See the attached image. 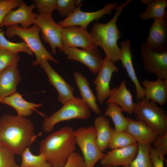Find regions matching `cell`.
Segmentation results:
<instances>
[{
	"label": "cell",
	"instance_id": "31",
	"mask_svg": "<svg viewBox=\"0 0 167 167\" xmlns=\"http://www.w3.org/2000/svg\"><path fill=\"white\" fill-rule=\"evenodd\" d=\"M5 32L0 30V48L18 53L24 52L29 55L33 53L30 49L26 43L23 41L19 43H13L8 40L5 37Z\"/></svg>",
	"mask_w": 167,
	"mask_h": 167
},
{
	"label": "cell",
	"instance_id": "3",
	"mask_svg": "<svg viewBox=\"0 0 167 167\" xmlns=\"http://www.w3.org/2000/svg\"><path fill=\"white\" fill-rule=\"evenodd\" d=\"M132 0H127L119 5L113 18L106 23L93 24L90 33L94 45L101 47L106 57L114 63L120 60L121 49L117 44L121 33L118 27L117 22L124 8Z\"/></svg>",
	"mask_w": 167,
	"mask_h": 167
},
{
	"label": "cell",
	"instance_id": "37",
	"mask_svg": "<svg viewBox=\"0 0 167 167\" xmlns=\"http://www.w3.org/2000/svg\"><path fill=\"white\" fill-rule=\"evenodd\" d=\"M63 167H86L83 157L78 153L74 152L69 156Z\"/></svg>",
	"mask_w": 167,
	"mask_h": 167
},
{
	"label": "cell",
	"instance_id": "10",
	"mask_svg": "<svg viewBox=\"0 0 167 167\" xmlns=\"http://www.w3.org/2000/svg\"><path fill=\"white\" fill-rule=\"evenodd\" d=\"M141 55L144 70L156 75L157 79H167V51H155L145 42L141 45Z\"/></svg>",
	"mask_w": 167,
	"mask_h": 167
},
{
	"label": "cell",
	"instance_id": "42",
	"mask_svg": "<svg viewBox=\"0 0 167 167\" xmlns=\"http://www.w3.org/2000/svg\"><path fill=\"white\" fill-rule=\"evenodd\" d=\"M15 167H21L18 166L17 165H16V166Z\"/></svg>",
	"mask_w": 167,
	"mask_h": 167
},
{
	"label": "cell",
	"instance_id": "23",
	"mask_svg": "<svg viewBox=\"0 0 167 167\" xmlns=\"http://www.w3.org/2000/svg\"><path fill=\"white\" fill-rule=\"evenodd\" d=\"M73 75L82 100L95 113L100 114L101 111L96 104V98L89 87L87 78L78 72H74Z\"/></svg>",
	"mask_w": 167,
	"mask_h": 167
},
{
	"label": "cell",
	"instance_id": "4",
	"mask_svg": "<svg viewBox=\"0 0 167 167\" xmlns=\"http://www.w3.org/2000/svg\"><path fill=\"white\" fill-rule=\"evenodd\" d=\"M40 28L34 24L32 27L27 28H23L17 25L7 27L6 35L9 38L15 35L19 36L24 41L30 49L36 56V59L31 63L33 66L40 64L41 61L47 60L58 64L59 62L55 59L44 47L39 36Z\"/></svg>",
	"mask_w": 167,
	"mask_h": 167
},
{
	"label": "cell",
	"instance_id": "13",
	"mask_svg": "<svg viewBox=\"0 0 167 167\" xmlns=\"http://www.w3.org/2000/svg\"><path fill=\"white\" fill-rule=\"evenodd\" d=\"M36 7L35 4L28 6L23 1L17 9L12 10L7 13L1 22L0 28L20 24L21 28H28L31 25L34 24L37 16L38 14L33 12Z\"/></svg>",
	"mask_w": 167,
	"mask_h": 167
},
{
	"label": "cell",
	"instance_id": "33",
	"mask_svg": "<svg viewBox=\"0 0 167 167\" xmlns=\"http://www.w3.org/2000/svg\"><path fill=\"white\" fill-rule=\"evenodd\" d=\"M14 155L7 147L0 144V167H15Z\"/></svg>",
	"mask_w": 167,
	"mask_h": 167
},
{
	"label": "cell",
	"instance_id": "34",
	"mask_svg": "<svg viewBox=\"0 0 167 167\" xmlns=\"http://www.w3.org/2000/svg\"><path fill=\"white\" fill-rule=\"evenodd\" d=\"M40 14H51L57 9V0H34Z\"/></svg>",
	"mask_w": 167,
	"mask_h": 167
},
{
	"label": "cell",
	"instance_id": "16",
	"mask_svg": "<svg viewBox=\"0 0 167 167\" xmlns=\"http://www.w3.org/2000/svg\"><path fill=\"white\" fill-rule=\"evenodd\" d=\"M145 42L154 51H167V15L162 18L154 19Z\"/></svg>",
	"mask_w": 167,
	"mask_h": 167
},
{
	"label": "cell",
	"instance_id": "36",
	"mask_svg": "<svg viewBox=\"0 0 167 167\" xmlns=\"http://www.w3.org/2000/svg\"><path fill=\"white\" fill-rule=\"evenodd\" d=\"M22 0H0V25L7 13L13 9L19 7Z\"/></svg>",
	"mask_w": 167,
	"mask_h": 167
},
{
	"label": "cell",
	"instance_id": "21",
	"mask_svg": "<svg viewBox=\"0 0 167 167\" xmlns=\"http://www.w3.org/2000/svg\"><path fill=\"white\" fill-rule=\"evenodd\" d=\"M144 87V97L147 99L161 106L165 105L167 100V79H157L154 81L144 79L142 82Z\"/></svg>",
	"mask_w": 167,
	"mask_h": 167
},
{
	"label": "cell",
	"instance_id": "2",
	"mask_svg": "<svg viewBox=\"0 0 167 167\" xmlns=\"http://www.w3.org/2000/svg\"><path fill=\"white\" fill-rule=\"evenodd\" d=\"M74 130L65 126L47 136L40 143L39 152L52 167H63L75 150Z\"/></svg>",
	"mask_w": 167,
	"mask_h": 167
},
{
	"label": "cell",
	"instance_id": "22",
	"mask_svg": "<svg viewBox=\"0 0 167 167\" xmlns=\"http://www.w3.org/2000/svg\"><path fill=\"white\" fill-rule=\"evenodd\" d=\"M106 102H112L117 104L121 108L123 112L129 114L133 113L135 103L133 101L132 95L126 87L125 80L122 81L118 87L111 89Z\"/></svg>",
	"mask_w": 167,
	"mask_h": 167
},
{
	"label": "cell",
	"instance_id": "20",
	"mask_svg": "<svg viewBox=\"0 0 167 167\" xmlns=\"http://www.w3.org/2000/svg\"><path fill=\"white\" fill-rule=\"evenodd\" d=\"M127 118L128 123L124 132L131 135L137 143L151 144L158 135L143 121Z\"/></svg>",
	"mask_w": 167,
	"mask_h": 167
},
{
	"label": "cell",
	"instance_id": "5",
	"mask_svg": "<svg viewBox=\"0 0 167 167\" xmlns=\"http://www.w3.org/2000/svg\"><path fill=\"white\" fill-rule=\"evenodd\" d=\"M137 120L142 121L158 135L167 133V116L156 103L144 97L134 104L133 113Z\"/></svg>",
	"mask_w": 167,
	"mask_h": 167
},
{
	"label": "cell",
	"instance_id": "11",
	"mask_svg": "<svg viewBox=\"0 0 167 167\" xmlns=\"http://www.w3.org/2000/svg\"><path fill=\"white\" fill-rule=\"evenodd\" d=\"M63 52L69 60L79 62L85 65L93 74H97L104 61L101 53L97 46L81 49L77 48H65Z\"/></svg>",
	"mask_w": 167,
	"mask_h": 167
},
{
	"label": "cell",
	"instance_id": "15",
	"mask_svg": "<svg viewBox=\"0 0 167 167\" xmlns=\"http://www.w3.org/2000/svg\"><path fill=\"white\" fill-rule=\"evenodd\" d=\"M48 61L47 60H42L40 64V66L47 75L48 82L57 90L58 101L63 105L75 98L73 93L74 88L70 85L53 68Z\"/></svg>",
	"mask_w": 167,
	"mask_h": 167
},
{
	"label": "cell",
	"instance_id": "1",
	"mask_svg": "<svg viewBox=\"0 0 167 167\" xmlns=\"http://www.w3.org/2000/svg\"><path fill=\"white\" fill-rule=\"evenodd\" d=\"M39 135H35L34 126L30 119L7 114L0 118V144L14 154L21 155Z\"/></svg>",
	"mask_w": 167,
	"mask_h": 167
},
{
	"label": "cell",
	"instance_id": "28",
	"mask_svg": "<svg viewBox=\"0 0 167 167\" xmlns=\"http://www.w3.org/2000/svg\"><path fill=\"white\" fill-rule=\"evenodd\" d=\"M22 161L21 167H52L42 153L35 156L30 152L29 148H26L21 154Z\"/></svg>",
	"mask_w": 167,
	"mask_h": 167
},
{
	"label": "cell",
	"instance_id": "18",
	"mask_svg": "<svg viewBox=\"0 0 167 167\" xmlns=\"http://www.w3.org/2000/svg\"><path fill=\"white\" fill-rule=\"evenodd\" d=\"M121 46V54L119 60L135 85L136 91V99L138 101H140L144 97L145 94L143 88L138 79L133 64L130 41L126 39L122 41Z\"/></svg>",
	"mask_w": 167,
	"mask_h": 167
},
{
	"label": "cell",
	"instance_id": "17",
	"mask_svg": "<svg viewBox=\"0 0 167 167\" xmlns=\"http://www.w3.org/2000/svg\"><path fill=\"white\" fill-rule=\"evenodd\" d=\"M138 151V143L108 152L101 160L102 166L113 167L129 165L136 156Z\"/></svg>",
	"mask_w": 167,
	"mask_h": 167
},
{
	"label": "cell",
	"instance_id": "38",
	"mask_svg": "<svg viewBox=\"0 0 167 167\" xmlns=\"http://www.w3.org/2000/svg\"><path fill=\"white\" fill-rule=\"evenodd\" d=\"M150 158L153 167H164V156L151 145L149 148Z\"/></svg>",
	"mask_w": 167,
	"mask_h": 167
},
{
	"label": "cell",
	"instance_id": "39",
	"mask_svg": "<svg viewBox=\"0 0 167 167\" xmlns=\"http://www.w3.org/2000/svg\"><path fill=\"white\" fill-rule=\"evenodd\" d=\"M152 143V147L165 156L167 153V133L158 135Z\"/></svg>",
	"mask_w": 167,
	"mask_h": 167
},
{
	"label": "cell",
	"instance_id": "30",
	"mask_svg": "<svg viewBox=\"0 0 167 167\" xmlns=\"http://www.w3.org/2000/svg\"><path fill=\"white\" fill-rule=\"evenodd\" d=\"M138 143V151L135 158L129 165L122 167H153L149 154L151 144Z\"/></svg>",
	"mask_w": 167,
	"mask_h": 167
},
{
	"label": "cell",
	"instance_id": "6",
	"mask_svg": "<svg viewBox=\"0 0 167 167\" xmlns=\"http://www.w3.org/2000/svg\"><path fill=\"white\" fill-rule=\"evenodd\" d=\"M90 115V109L86 103L79 97H75L64 104L60 109L52 115L45 118L43 123V129L49 133L59 122L75 118L85 120Z\"/></svg>",
	"mask_w": 167,
	"mask_h": 167
},
{
	"label": "cell",
	"instance_id": "35",
	"mask_svg": "<svg viewBox=\"0 0 167 167\" xmlns=\"http://www.w3.org/2000/svg\"><path fill=\"white\" fill-rule=\"evenodd\" d=\"M77 7L74 0H57V9L61 17H67Z\"/></svg>",
	"mask_w": 167,
	"mask_h": 167
},
{
	"label": "cell",
	"instance_id": "26",
	"mask_svg": "<svg viewBox=\"0 0 167 167\" xmlns=\"http://www.w3.org/2000/svg\"><path fill=\"white\" fill-rule=\"evenodd\" d=\"M167 6V0H154L147 6L144 11L139 14V17L141 20L162 18L167 15L165 11Z\"/></svg>",
	"mask_w": 167,
	"mask_h": 167
},
{
	"label": "cell",
	"instance_id": "27",
	"mask_svg": "<svg viewBox=\"0 0 167 167\" xmlns=\"http://www.w3.org/2000/svg\"><path fill=\"white\" fill-rule=\"evenodd\" d=\"M107 103V108L105 112V116L109 117L114 125L115 130L117 131H124L128 123V120L122 113L121 108L117 104L112 102Z\"/></svg>",
	"mask_w": 167,
	"mask_h": 167
},
{
	"label": "cell",
	"instance_id": "41",
	"mask_svg": "<svg viewBox=\"0 0 167 167\" xmlns=\"http://www.w3.org/2000/svg\"><path fill=\"white\" fill-rule=\"evenodd\" d=\"M102 167H112L110 166H108V165H104Z\"/></svg>",
	"mask_w": 167,
	"mask_h": 167
},
{
	"label": "cell",
	"instance_id": "14",
	"mask_svg": "<svg viewBox=\"0 0 167 167\" xmlns=\"http://www.w3.org/2000/svg\"><path fill=\"white\" fill-rule=\"evenodd\" d=\"M118 70L114 63L105 56L101 70L93 81L96 85V99L99 104H103L108 98L111 91L109 83L112 75L113 72H118Z\"/></svg>",
	"mask_w": 167,
	"mask_h": 167
},
{
	"label": "cell",
	"instance_id": "19",
	"mask_svg": "<svg viewBox=\"0 0 167 167\" xmlns=\"http://www.w3.org/2000/svg\"><path fill=\"white\" fill-rule=\"evenodd\" d=\"M21 80L17 63L0 72V102L5 98L17 92V85Z\"/></svg>",
	"mask_w": 167,
	"mask_h": 167
},
{
	"label": "cell",
	"instance_id": "7",
	"mask_svg": "<svg viewBox=\"0 0 167 167\" xmlns=\"http://www.w3.org/2000/svg\"><path fill=\"white\" fill-rule=\"evenodd\" d=\"M73 135L76 143L82 152L86 167H94L105 155L97 146L94 126L79 127L74 131Z\"/></svg>",
	"mask_w": 167,
	"mask_h": 167
},
{
	"label": "cell",
	"instance_id": "29",
	"mask_svg": "<svg viewBox=\"0 0 167 167\" xmlns=\"http://www.w3.org/2000/svg\"><path fill=\"white\" fill-rule=\"evenodd\" d=\"M137 143L130 135L124 131L119 132L112 128L108 148L112 150L125 147Z\"/></svg>",
	"mask_w": 167,
	"mask_h": 167
},
{
	"label": "cell",
	"instance_id": "8",
	"mask_svg": "<svg viewBox=\"0 0 167 167\" xmlns=\"http://www.w3.org/2000/svg\"><path fill=\"white\" fill-rule=\"evenodd\" d=\"M83 3H81L75 10L65 19L60 21L58 24L64 28L71 26L80 27L87 29L88 25L94 20H97L106 15L111 14L112 10L119 5L118 2L106 4L102 8L92 12H83L80 10Z\"/></svg>",
	"mask_w": 167,
	"mask_h": 167
},
{
	"label": "cell",
	"instance_id": "24",
	"mask_svg": "<svg viewBox=\"0 0 167 167\" xmlns=\"http://www.w3.org/2000/svg\"><path fill=\"white\" fill-rule=\"evenodd\" d=\"M1 103L12 107L17 111L18 116L24 118L31 115L33 110H36V108H39L43 105L27 101L17 92L5 98Z\"/></svg>",
	"mask_w": 167,
	"mask_h": 167
},
{
	"label": "cell",
	"instance_id": "40",
	"mask_svg": "<svg viewBox=\"0 0 167 167\" xmlns=\"http://www.w3.org/2000/svg\"><path fill=\"white\" fill-rule=\"evenodd\" d=\"M153 0H140V1L143 4L147 5V6Z\"/></svg>",
	"mask_w": 167,
	"mask_h": 167
},
{
	"label": "cell",
	"instance_id": "12",
	"mask_svg": "<svg viewBox=\"0 0 167 167\" xmlns=\"http://www.w3.org/2000/svg\"><path fill=\"white\" fill-rule=\"evenodd\" d=\"M61 42L63 48L83 49L89 48L94 45L90 33L87 29L77 26L62 28Z\"/></svg>",
	"mask_w": 167,
	"mask_h": 167
},
{
	"label": "cell",
	"instance_id": "25",
	"mask_svg": "<svg viewBox=\"0 0 167 167\" xmlns=\"http://www.w3.org/2000/svg\"><path fill=\"white\" fill-rule=\"evenodd\" d=\"M94 127L96 133V144L102 152L108 148L112 130L109 119L102 115L96 117L94 120Z\"/></svg>",
	"mask_w": 167,
	"mask_h": 167
},
{
	"label": "cell",
	"instance_id": "32",
	"mask_svg": "<svg viewBox=\"0 0 167 167\" xmlns=\"http://www.w3.org/2000/svg\"><path fill=\"white\" fill-rule=\"evenodd\" d=\"M20 58L18 53L0 48V72L7 67L17 63Z\"/></svg>",
	"mask_w": 167,
	"mask_h": 167
},
{
	"label": "cell",
	"instance_id": "9",
	"mask_svg": "<svg viewBox=\"0 0 167 167\" xmlns=\"http://www.w3.org/2000/svg\"><path fill=\"white\" fill-rule=\"evenodd\" d=\"M34 24L40 28L43 40L49 44L53 54L57 53V48L63 52L61 39L62 28L54 21L51 14H38Z\"/></svg>",
	"mask_w": 167,
	"mask_h": 167
}]
</instances>
